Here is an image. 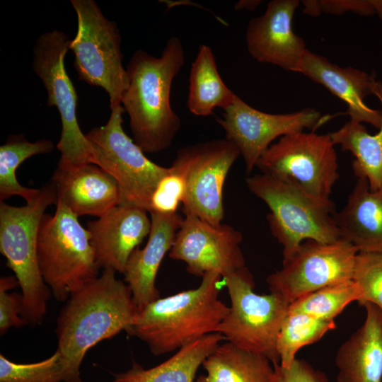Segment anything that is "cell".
I'll list each match as a JSON object with an SVG mask.
<instances>
[{
	"label": "cell",
	"mask_w": 382,
	"mask_h": 382,
	"mask_svg": "<svg viewBox=\"0 0 382 382\" xmlns=\"http://www.w3.org/2000/svg\"><path fill=\"white\" fill-rule=\"evenodd\" d=\"M206 374L196 382H274V369L266 357L229 342L221 343L204 361Z\"/></svg>",
	"instance_id": "25"
},
{
	"label": "cell",
	"mask_w": 382,
	"mask_h": 382,
	"mask_svg": "<svg viewBox=\"0 0 382 382\" xmlns=\"http://www.w3.org/2000/svg\"><path fill=\"white\" fill-rule=\"evenodd\" d=\"M188 90L187 108L198 117L212 115L218 108L226 110L237 96L222 80L214 54L204 44L199 46L192 63Z\"/></svg>",
	"instance_id": "26"
},
{
	"label": "cell",
	"mask_w": 382,
	"mask_h": 382,
	"mask_svg": "<svg viewBox=\"0 0 382 382\" xmlns=\"http://www.w3.org/2000/svg\"><path fill=\"white\" fill-rule=\"evenodd\" d=\"M106 125L85 134L92 150V163L109 173L117 183L120 204L142 208L149 212L151 196L169 167L150 161L124 131L122 105L110 109Z\"/></svg>",
	"instance_id": "9"
},
{
	"label": "cell",
	"mask_w": 382,
	"mask_h": 382,
	"mask_svg": "<svg viewBox=\"0 0 382 382\" xmlns=\"http://www.w3.org/2000/svg\"><path fill=\"white\" fill-rule=\"evenodd\" d=\"M302 2L304 6L303 12L305 13L316 16L322 12L319 1L305 0L302 1Z\"/></svg>",
	"instance_id": "36"
},
{
	"label": "cell",
	"mask_w": 382,
	"mask_h": 382,
	"mask_svg": "<svg viewBox=\"0 0 382 382\" xmlns=\"http://www.w3.org/2000/svg\"><path fill=\"white\" fill-rule=\"evenodd\" d=\"M223 281L231 306L216 332L241 349L279 364L277 339L289 303L272 292L255 293L253 277L246 267Z\"/></svg>",
	"instance_id": "7"
},
{
	"label": "cell",
	"mask_w": 382,
	"mask_h": 382,
	"mask_svg": "<svg viewBox=\"0 0 382 382\" xmlns=\"http://www.w3.org/2000/svg\"><path fill=\"white\" fill-rule=\"evenodd\" d=\"M299 4L298 0H272L264 13L250 20L245 42L255 60L296 72L308 51L304 40L291 27Z\"/></svg>",
	"instance_id": "16"
},
{
	"label": "cell",
	"mask_w": 382,
	"mask_h": 382,
	"mask_svg": "<svg viewBox=\"0 0 382 382\" xmlns=\"http://www.w3.org/2000/svg\"><path fill=\"white\" fill-rule=\"evenodd\" d=\"M56 207L54 215L43 216L37 255L45 283L56 300L64 301L96 278L100 268L88 230L64 205L57 202Z\"/></svg>",
	"instance_id": "6"
},
{
	"label": "cell",
	"mask_w": 382,
	"mask_h": 382,
	"mask_svg": "<svg viewBox=\"0 0 382 382\" xmlns=\"http://www.w3.org/2000/svg\"><path fill=\"white\" fill-rule=\"evenodd\" d=\"M53 143L48 139L28 141L23 135H11L0 146V201L18 195L26 203L33 201L40 193L39 189L21 185L16 177L18 166L27 158L46 154L53 150Z\"/></svg>",
	"instance_id": "27"
},
{
	"label": "cell",
	"mask_w": 382,
	"mask_h": 382,
	"mask_svg": "<svg viewBox=\"0 0 382 382\" xmlns=\"http://www.w3.org/2000/svg\"><path fill=\"white\" fill-rule=\"evenodd\" d=\"M360 292L353 279L332 284L306 294L289 304V311L323 320H334L349 303L359 301Z\"/></svg>",
	"instance_id": "29"
},
{
	"label": "cell",
	"mask_w": 382,
	"mask_h": 382,
	"mask_svg": "<svg viewBox=\"0 0 382 382\" xmlns=\"http://www.w3.org/2000/svg\"><path fill=\"white\" fill-rule=\"evenodd\" d=\"M69 42L64 33L54 30L40 35L33 50V69L46 89L47 104L55 106L61 118L62 133L57 145L61 153L59 168L92 163L90 143L77 120V93L64 66Z\"/></svg>",
	"instance_id": "10"
},
{
	"label": "cell",
	"mask_w": 382,
	"mask_h": 382,
	"mask_svg": "<svg viewBox=\"0 0 382 382\" xmlns=\"http://www.w3.org/2000/svg\"><path fill=\"white\" fill-rule=\"evenodd\" d=\"M71 3L77 16V31L70 40L69 50L74 54L79 79L103 88L112 109L121 105L128 86L117 25L103 14L93 0H71Z\"/></svg>",
	"instance_id": "8"
},
{
	"label": "cell",
	"mask_w": 382,
	"mask_h": 382,
	"mask_svg": "<svg viewBox=\"0 0 382 382\" xmlns=\"http://www.w3.org/2000/svg\"><path fill=\"white\" fill-rule=\"evenodd\" d=\"M358 250L340 238L332 243L303 241L266 282L270 292L289 304L323 287L352 279Z\"/></svg>",
	"instance_id": "13"
},
{
	"label": "cell",
	"mask_w": 382,
	"mask_h": 382,
	"mask_svg": "<svg viewBox=\"0 0 382 382\" xmlns=\"http://www.w3.org/2000/svg\"><path fill=\"white\" fill-rule=\"evenodd\" d=\"M376 13L382 20V0H371Z\"/></svg>",
	"instance_id": "38"
},
{
	"label": "cell",
	"mask_w": 382,
	"mask_h": 382,
	"mask_svg": "<svg viewBox=\"0 0 382 382\" xmlns=\"http://www.w3.org/2000/svg\"><path fill=\"white\" fill-rule=\"evenodd\" d=\"M115 274L113 270H103L71 294L59 315L57 350L65 364V382H82L80 366L91 347L130 330L138 309L129 286Z\"/></svg>",
	"instance_id": "1"
},
{
	"label": "cell",
	"mask_w": 382,
	"mask_h": 382,
	"mask_svg": "<svg viewBox=\"0 0 382 382\" xmlns=\"http://www.w3.org/2000/svg\"><path fill=\"white\" fill-rule=\"evenodd\" d=\"M52 183L57 190V202L78 217H100L122 203V194L116 180L96 164L57 167Z\"/></svg>",
	"instance_id": "18"
},
{
	"label": "cell",
	"mask_w": 382,
	"mask_h": 382,
	"mask_svg": "<svg viewBox=\"0 0 382 382\" xmlns=\"http://www.w3.org/2000/svg\"><path fill=\"white\" fill-rule=\"evenodd\" d=\"M296 72L323 85L345 102L348 108L345 114L349 115L351 120L380 129L382 110L372 109L364 102L365 97L373 94L376 82L373 75L351 66L341 67L308 50Z\"/></svg>",
	"instance_id": "19"
},
{
	"label": "cell",
	"mask_w": 382,
	"mask_h": 382,
	"mask_svg": "<svg viewBox=\"0 0 382 382\" xmlns=\"http://www.w3.org/2000/svg\"><path fill=\"white\" fill-rule=\"evenodd\" d=\"M335 327L334 320H323L288 310L277 339L279 364L289 368L301 347L318 341Z\"/></svg>",
	"instance_id": "28"
},
{
	"label": "cell",
	"mask_w": 382,
	"mask_h": 382,
	"mask_svg": "<svg viewBox=\"0 0 382 382\" xmlns=\"http://www.w3.org/2000/svg\"><path fill=\"white\" fill-rule=\"evenodd\" d=\"M259 0H240L235 4L236 10L254 11L260 4Z\"/></svg>",
	"instance_id": "37"
},
{
	"label": "cell",
	"mask_w": 382,
	"mask_h": 382,
	"mask_svg": "<svg viewBox=\"0 0 382 382\" xmlns=\"http://www.w3.org/2000/svg\"><path fill=\"white\" fill-rule=\"evenodd\" d=\"M340 236L359 252L382 253V187L372 191L358 177L345 207L334 214Z\"/></svg>",
	"instance_id": "22"
},
{
	"label": "cell",
	"mask_w": 382,
	"mask_h": 382,
	"mask_svg": "<svg viewBox=\"0 0 382 382\" xmlns=\"http://www.w3.org/2000/svg\"><path fill=\"white\" fill-rule=\"evenodd\" d=\"M352 279L359 289V303H372L382 310V253L359 252Z\"/></svg>",
	"instance_id": "31"
},
{
	"label": "cell",
	"mask_w": 382,
	"mask_h": 382,
	"mask_svg": "<svg viewBox=\"0 0 382 382\" xmlns=\"http://www.w3.org/2000/svg\"><path fill=\"white\" fill-rule=\"evenodd\" d=\"M245 182L249 190L270 210L267 220L271 233L283 247V259L306 240L328 243L341 238L331 199L310 195L294 180L265 173L248 177Z\"/></svg>",
	"instance_id": "4"
},
{
	"label": "cell",
	"mask_w": 382,
	"mask_h": 382,
	"mask_svg": "<svg viewBox=\"0 0 382 382\" xmlns=\"http://www.w3.org/2000/svg\"><path fill=\"white\" fill-rule=\"evenodd\" d=\"M66 370L56 352L41 361L18 364L0 354V382H65Z\"/></svg>",
	"instance_id": "30"
},
{
	"label": "cell",
	"mask_w": 382,
	"mask_h": 382,
	"mask_svg": "<svg viewBox=\"0 0 382 382\" xmlns=\"http://www.w3.org/2000/svg\"><path fill=\"white\" fill-rule=\"evenodd\" d=\"M170 169V168H169ZM185 197L183 179L170 169L156 187L150 201L149 213L170 214L177 213Z\"/></svg>",
	"instance_id": "32"
},
{
	"label": "cell",
	"mask_w": 382,
	"mask_h": 382,
	"mask_svg": "<svg viewBox=\"0 0 382 382\" xmlns=\"http://www.w3.org/2000/svg\"><path fill=\"white\" fill-rule=\"evenodd\" d=\"M240 156L236 145L226 137L187 145L178 150L169 168L185 182V214L196 216L212 225L222 223L225 181Z\"/></svg>",
	"instance_id": "11"
},
{
	"label": "cell",
	"mask_w": 382,
	"mask_h": 382,
	"mask_svg": "<svg viewBox=\"0 0 382 382\" xmlns=\"http://www.w3.org/2000/svg\"><path fill=\"white\" fill-rule=\"evenodd\" d=\"M364 306V323L337 352V382H382V310Z\"/></svg>",
	"instance_id": "21"
},
{
	"label": "cell",
	"mask_w": 382,
	"mask_h": 382,
	"mask_svg": "<svg viewBox=\"0 0 382 382\" xmlns=\"http://www.w3.org/2000/svg\"><path fill=\"white\" fill-rule=\"evenodd\" d=\"M18 284L15 277H2L0 279L1 335L11 328H18L28 323L23 316L21 294L8 292Z\"/></svg>",
	"instance_id": "33"
},
{
	"label": "cell",
	"mask_w": 382,
	"mask_h": 382,
	"mask_svg": "<svg viewBox=\"0 0 382 382\" xmlns=\"http://www.w3.org/2000/svg\"><path fill=\"white\" fill-rule=\"evenodd\" d=\"M185 58L180 39L172 36L160 57L137 50L127 66L128 86L121 105L129 117L133 140L144 153L164 151L180 129V118L171 107L170 91Z\"/></svg>",
	"instance_id": "2"
},
{
	"label": "cell",
	"mask_w": 382,
	"mask_h": 382,
	"mask_svg": "<svg viewBox=\"0 0 382 382\" xmlns=\"http://www.w3.org/2000/svg\"><path fill=\"white\" fill-rule=\"evenodd\" d=\"M147 212L136 206L119 204L87 223L100 269L124 274L130 255L150 233L151 221Z\"/></svg>",
	"instance_id": "17"
},
{
	"label": "cell",
	"mask_w": 382,
	"mask_h": 382,
	"mask_svg": "<svg viewBox=\"0 0 382 382\" xmlns=\"http://www.w3.org/2000/svg\"><path fill=\"white\" fill-rule=\"evenodd\" d=\"M328 118L313 108L286 114L267 113L251 107L236 96L216 122L224 130L225 137L238 148L246 171L250 173L277 137L304 129L314 131Z\"/></svg>",
	"instance_id": "14"
},
{
	"label": "cell",
	"mask_w": 382,
	"mask_h": 382,
	"mask_svg": "<svg viewBox=\"0 0 382 382\" xmlns=\"http://www.w3.org/2000/svg\"><path fill=\"white\" fill-rule=\"evenodd\" d=\"M273 366L274 382H329L323 372L316 369L303 359L296 358L289 368L279 364H273Z\"/></svg>",
	"instance_id": "34"
},
{
	"label": "cell",
	"mask_w": 382,
	"mask_h": 382,
	"mask_svg": "<svg viewBox=\"0 0 382 382\" xmlns=\"http://www.w3.org/2000/svg\"><path fill=\"white\" fill-rule=\"evenodd\" d=\"M221 279L217 272H207L197 288L150 303L137 312L128 334L158 356L216 332L228 311L219 297Z\"/></svg>",
	"instance_id": "3"
},
{
	"label": "cell",
	"mask_w": 382,
	"mask_h": 382,
	"mask_svg": "<svg viewBox=\"0 0 382 382\" xmlns=\"http://www.w3.org/2000/svg\"><path fill=\"white\" fill-rule=\"evenodd\" d=\"M261 173L296 182L310 195L330 200L338 180V162L330 134L297 132L281 137L259 158Z\"/></svg>",
	"instance_id": "12"
},
{
	"label": "cell",
	"mask_w": 382,
	"mask_h": 382,
	"mask_svg": "<svg viewBox=\"0 0 382 382\" xmlns=\"http://www.w3.org/2000/svg\"><path fill=\"white\" fill-rule=\"evenodd\" d=\"M223 340L224 337L219 332L207 335L150 369L134 362L127 371L115 374L113 382H193L199 367Z\"/></svg>",
	"instance_id": "23"
},
{
	"label": "cell",
	"mask_w": 382,
	"mask_h": 382,
	"mask_svg": "<svg viewBox=\"0 0 382 382\" xmlns=\"http://www.w3.org/2000/svg\"><path fill=\"white\" fill-rule=\"evenodd\" d=\"M320 4L323 12L340 15L352 11L362 16L376 13L371 0H320Z\"/></svg>",
	"instance_id": "35"
},
{
	"label": "cell",
	"mask_w": 382,
	"mask_h": 382,
	"mask_svg": "<svg viewBox=\"0 0 382 382\" xmlns=\"http://www.w3.org/2000/svg\"><path fill=\"white\" fill-rule=\"evenodd\" d=\"M151 227L146 245L130 255L124 272L138 311L160 298L156 286L159 267L173 245L183 217L177 213H151Z\"/></svg>",
	"instance_id": "20"
},
{
	"label": "cell",
	"mask_w": 382,
	"mask_h": 382,
	"mask_svg": "<svg viewBox=\"0 0 382 382\" xmlns=\"http://www.w3.org/2000/svg\"><path fill=\"white\" fill-rule=\"evenodd\" d=\"M57 202V190L52 181L40 188L36 198L24 206L0 202V251L21 289L23 316L34 325L42 322L51 291L39 267L38 231L46 209Z\"/></svg>",
	"instance_id": "5"
},
{
	"label": "cell",
	"mask_w": 382,
	"mask_h": 382,
	"mask_svg": "<svg viewBox=\"0 0 382 382\" xmlns=\"http://www.w3.org/2000/svg\"><path fill=\"white\" fill-rule=\"evenodd\" d=\"M373 95L382 107V83L376 81ZM334 144L342 151H350L355 159L352 168L355 175L364 177L372 191L382 187V123L379 132L371 134L361 123L349 120L337 131L330 133Z\"/></svg>",
	"instance_id": "24"
},
{
	"label": "cell",
	"mask_w": 382,
	"mask_h": 382,
	"mask_svg": "<svg viewBox=\"0 0 382 382\" xmlns=\"http://www.w3.org/2000/svg\"><path fill=\"white\" fill-rule=\"evenodd\" d=\"M242 241V233L228 224L212 225L185 214L169 257L185 262L192 275L202 277L214 272L223 279L245 267Z\"/></svg>",
	"instance_id": "15"
}]
</instances>
